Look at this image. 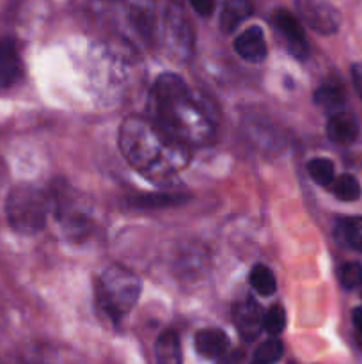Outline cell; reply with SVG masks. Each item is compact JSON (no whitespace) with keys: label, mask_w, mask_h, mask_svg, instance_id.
<instances>
[{"label":"cell","mask_w":362,"mask_h":364,"mask_svg":"<svg viewBox=\"0 0 362 364\" xmlns=\"http://www.w3.org/2000/svg\"><path fill=\"white\" fill-rule=\"evenodd\" d=\"M119 148L128 164L153 181L177 176L190 162V148L151 117H126L119 128Z\"/></svg>","instance_id":"cell-1"},{"label":"cell","mask_w":362,"mask_h":364,"mask_svg":"<svg viewBox=\"0 0 362 364\" xmlns=\"http://www.w3.org/2000/svg\"><path fill=\"white\" fill-rule=\"evenodd\" d=\"M149 107L151 119L188 148L215 141L216 127L212 114L177 75L163 73L156 78Z\"/></svg>","instance_id":"cell-2"},{"label":"cell","mask_w":362,"mask_h":364,"mask_svg":"<svg viewBox=\"0 0 362 364\" xmlns=\"http://www.w3.org/2000/svg\"><path fill=\"white\" fill-rule=\"evenodd\" d=\"M98 308L114 322L126 316L138 301L141 279L124 267H106L94 283Z\"/></svg>","instance_id":"cell-3"},{"label":"cell","mask_w":362,"mask_h":364,"mask_svg":"<svg viewBox=\"0 0 362 364\" xmlns=\"http://www.w3.org/2000/svg\"><path fill=\"white\" fill-rule=\"evenodd\" d=\"M52 199L28 183L16 185L6 201V213L11 228L21 235H35L45 228Z\"/></svg>","instance_id":"cell-4"},{"label":"cell","mask_w":362,"mask_h":364,"mask_svg":"<svg viewBox=\"0 0 362 364\" xmlns=\"http://www.w3.org/2000/svg\"><path fill=\"white\" fill-rule=\"evenodd\" d=\"M163 43L174 60H185L194 50V31L190 21L181 11L180 4H170L163 21Z\"/></svg>","instance_id":"cell-5"},{"label":"cell","mask_w":362,"mask_h":364,"mask_svg":"<svg viewBox=\"0 0 362 364\" xmlns=\"http://www.w3.org/2000/svg\"><path fill=\"white\" fill-rule=\"evenodd\" d=\"M300 20L309 28L323 36L336 34L341 25V14L329 0H295Z\"/></svg>","instance_id":"cell-6"},{"label":"cell","mask_w":362,"mask_h":364,"mask_svg":"<svg viewBox=\"0 0 362 364\" xmlns=\"http://www.w3.org/2000/svg\"><path fill=\"white\" fill-rule=\"evenodd\" d=\"M263 308L254 299H243L233 308V322L245 341H252L263 331Z\"/></svg>","instance_id":"cell-7"},{"label":"cell","mask_w":362,"mask_h":364,"mask_svg":"<svg viewBox=\"0 0 362 364\" xmlns=\"http://www.w3.org/2000/svg\"><path fill=\"white\" fill-rule=\"evenodd\" d=\"M272 23L284 36V39L290 45L291 53L297 57H305L309 46L305 41V31L302 27V21L290 11L275 9L272 13Z\"/></svg>","instance_id":"cell-8"},{"label":"cell","mask_w":362,"mask_h":364,"mask_svg":"<svg viewBox=\"0 0 362 364\" xmlns=\"http://www.w3.org/2000/svg\"><path fill=\"white\" fill-rule=\"evenodd\" d=\"M234 50L241 59L248 60V63H263L266 59V52H268L263 28L254 25L241 32L234 41Z\"/></svg>","instance_id":"cell-9"},{"label":"cell","mask_w":362,"mask_h":364,"mask_svg":"<svg viewBox=\"0 0 362 364\" xmlns=\"http://www.w3.org/2000/svg\"><path fill=\"white\" fill-rule=\"evenodd\" d=\"M23 75L20 53L13 39H0V87H11Z\"/></svg>","instance_id":"cell-10"},{"label":"cell","mask_w":362,"mask_h":364,"mask_svg":"<svg viewBox=\"0 0 362 364\" xmlns=\"http://www.w3.org/2000/svg\"><path fill=\"white\" fill-rule=\"evenodd\" d=\"M327 135H329L330 141L341 146L355 142V139L358 137V123L353 114L346 112V110L332 114L329 124H327Z\"/></svg>","instance_id":"cell-11"},{"label":"cell","mask_w":362,"mask_h":364,"mask_svg":"<svg viewBox=\"0 0 362 364\" xmlns=\"http://www.w3.org/2000/svg\"><path fill=\"white\" fill-rule=\"evenodd\" d=\"M195 348L202 358H224L229 348V338L220 329H204L195 334Z\"/></svg>","instance_id":"cell-12"},{"label":"cell","mask_w":362,"mask_h":364,"mask_svg":"<svg viewBox=\"0 0 362 364\" xmlns=\"http://www.w3.org/2000/svg\"><path fill=\"white\" fill-rule=\"evenodd\" d=\"M346 102V91L339 80H327L314 91V103L319 109L327 110L330 114H336L343 110Z\"/></svg>","instance_id":"cell-13"},{"label":"cell","mask_w":362,"mask_h":364,"mask_svg":"<svg viewBox=\"0 0 362 364\" xmlns=\"http://www.w3.org/2000/svg\"><path fill=\"white\" fill-rule=\"evenodd\" d=\"M252 14L251 0H227L224 4L222 14H220V28L226 34L236 31L245 20H248Z\"/></svg>","instance_id":"cell-14"},{"label":"cell","mask_w":362,"mask_h":364,"mask_svg":"<svg viewBox=\"0 0 362 364\" xmlns=\"http://www.w3.org/2000/svg\"><path fill=\"white\" fill-rule=\"evenodd\" d=\"M155 358L158 364H183L180 338L174 331H163L156 338Z\"/></svg>","instance_id":"cell-15"},{"label":"cell","mask_w":362,"mask_h":364,"mask_svg":"<svg viewBox=\"0 0 362 364\" xmlns=\"http://www.w3.org/2000/svg\"><path fill=\"white\" fill-rule=\"evenodd\" d=\"M336 240L343 247L362 252V217H344L337 220Z\"/></svg>","instance_id":"cell-16"},{"label":"cell","mask_w":362,"mask_h":364,"mask_svg":"<svg viewBox=\"0 0 362 364\" xmlns=\"http://www.w3.org/2000/svg\"><path fill=\"white\" fill-rule=\"evenodd\" d=\"M330 188L339 201H357L361 198V185H358L357 178L351 174H341V176L334 178Z\"/></svg>","instance_id":"cell-17"},{"label":"cell","mask_w":362,"mask_h":364,"mask_svg":"<svg viewBox=\"0 0 362 364\" xmlns=\"http://www.w3.org/2000/svg\"><path fill=\"white\" fill-rule=\"evenodd\" d=\"M251 287L254 288L256 294L268 297L277 290V279L272 270L266 265H256L251 272Z\"/></svg>","instance_id":"cell-18"},{"label":"cell","mask_w":362,"mask_h":364,"mask_svg":"<svg viewBox=\"0 0 362 364\" xmlns=\"http://www.w3.org/2000/svg\"><path fill=\"white\" fill-rule=\"evenodd\" d=\"M307 173L318 185H330L336 178L334 164L329 159H312L307 162Z\"/></svg>","instance_id":"cell-19"},{"label":"cell","mask_w":362,"mask_h":364,"mask_svg":"<svg viewBox=\"0 0 362 364\" xmlns=\"http://www.w3.org/2000/svg\"><path fill=\"white\" fill-rule=\"evenodd\" d=\"M284 355V345L283 341L277 340V338H272V340H266L265 343H261L256 350L254 358L258 363L263 364H273L279 361Z\"/></svg>","instance_id":"cell-20"},{"label":"cell","mask_w":362,"mask_h":364,"mask_svg":"<svg viewBox=\"0 0 362 364\" xmlns=\"http://www.w3.org/2000/svg\"><path fill=\"white\" fill-rule=\"evenodd\" d=\"M284 327H286V311H284L283 306H272L263 318V331H266L272 336H277V334L283 333Z\"/></svg>","instance_id":"cell-21"},{"label":"cell","mask_w":362,"mask_h":364,"mask_svg":"<svg viewBox=\"0 0 362 364\" xmlns=\"http://www.w3.org/2000/svg\"><path fill=\"white\" fill-rule=\"evenodd\" d=\"M339 283L341 287L346 288V290H351V288H357L358 284H362V267L361 263H344L339 269Z\"/></svg>","instance_id":"cell-22"},{"label":"cell","mask_w":362,"mask_h":364,"mask_svg":"<svg viewBox=\"0 0 362 364\" xmlns=\"http://www.w3.org/2000/svg\"><path fill=\"white\" fill-rule=\"evenodd\" d=\"M183 201V198L180 196H170V194H153V196H144V198L137 199L135 205L137 206H146V208H151V206H170L177 205V203Z\"/></svg>","instance_id":"cell-23"},{"label":"cell","mask_w":362,"mask_h":364,"mask_svg":"<svg viewBox=\"0 0 362 364\" xmlns=\"http://www.w3.org/2000/svg\"><path fill=\"white\" fill-rule=\"evenodd\" d=\"M188 2L194 7L195 13L201 14V16H212L216 6V0H188Z\"/></svg>","instance_id":"cell-24"},{"label":"cell","mask_w":362,"mask_h":364,"mask_svg":"<svg viewBox=\"0 0 362 364\" xmlns=\"http://www.w3.org/2000/svg\"><path fill=\"white\" fill-rule=\"evenodd\" d=\"M351 320H353V327H355V340H357L358 347L362 348V306H358V308L353 309Z\"/></svg>","instance_id":"cell-25"},{"label":"cell","mask_w":362,"mask_h":364,"mask_svg":"<svg viewBox=\"0 0 362 364\" xmlns=\"http://www.w3.org/2000/svg\"><path fill=\"white\" fill-rule=\"evenodd\" d=\"M351 80H353L355 89L362 100V63H357L351 66Z\"/></svg>","instance_id":"cell-26"},{"label":"cell","mask_w":362,"mask_h":364,"mask_svg":"<svg viewBox=\"0 0 362 364\" xmlns=\"http://www.w3.org/2000/svg\"><path fill=\"white\" fill-rule=\"evenodd\" d=\"M172 2H174V4H180V0H172Z\"/></svg>","instance_id":"cell-27"},{"label":"cell","mask_w":362,"mask_h":364,"mask_svg":"<svg viewBox=\"0 0 362 364\" xmlns=\"http://www.w3.org/2000/svg\"><path fill=\"white\" fill-rule=\"evenodd\" d=\"M252 364H263V363H258V361H254Z\"/></svg>","instance_id":"cell-28"}]
</instances>
